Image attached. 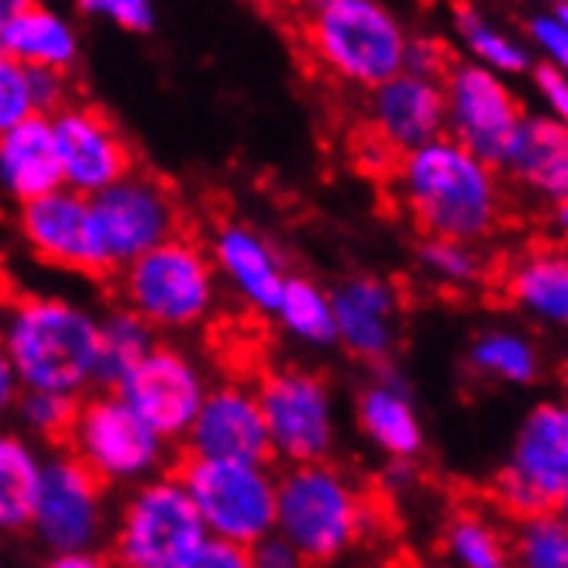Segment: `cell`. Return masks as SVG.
<instances>
[{
    "instance_id": "obj_45",
    "label": "cell",
    "mask_w": 568,
    "mask_h": 568,
    "mask_svg": "<svg viewBox=\"0 0 568 568\" xmlns=\"http://www.w3.org/2000/svg\"><path fill=\"white\" fill-rule=\"evenodd\" d=\"M36 0H0V24L4 21H11V18H18L21 11H28Z\"/></svg>"
},
{
    "instance_id": "obj_28",
    "label": "cell",
    "mask_w": 568,
    "mask_h": 568,
    "mask_svg": "<svg viewBox=\"0 0 568 568\" xmlns=\"http://www.w3.org/2000/svg\"><path fill=\"white\" fill-rule=\"evenodd\" d=\"M155 327L139 317L131 307H114L97 324V389H114L135 362L145 358V352L159 342Z\"/></svg>"
},
{
    "instance_id": "obj_16",
    "label": "cell",
    "mask_w": 568,
    "mask_h": 568,
    "mask_svg": "<svg viewBox=\"0 0 568 568\" xmlns=\"http://www.w3.org/2000/svg\"><path fill=\"white\" fill-rule=\"evenodd\" d=\"M55 155L62 170V186L83 196L111 186L124 173L135 170V152H131L121 128L90 104H62L49 114Z\"/></svg>"
},
{
    "instance_id": "obj_39",
    "label": "cell",
    "mask_w": 568,
    "mask_h": 568,
    "mask_svg": "<svg viewBox=\"0 0 568 568\" xmlns=\"http://www.w3.org/2000/svg\"><path fill=\"white\" fill-rule=\"evenodd\" d=\"M248 565V548L217 538V534H204L186 561V568H245Z\"/></svg>"
},
{
    "instance_id": "obj_7",
    "label": "cell",
    "mask_w": 568,
    "mask_h": 568,
    "mask_svg": "<svg viewBox=\"0 0 568 568\" xmlns=\"http://www.w3.org/2000/svg\"><path fill=\"white\" fill-rule=\"evenodd\" d=\"M204 534L183 479L155 473L131 486L111 530V548L118 565L128 568H186Z\"/></svg>"
},
{
    "instance_id": "obj_40",
    "label": "cell",
    "mask_w": 568,
    "mask_h": 568,
    "mask_svg": "<svg viewBox=\"0 0 568 568\" xmlns=\"http://www.w3.org/2000/svg\"><path fill=\"white\" fill-rule=\"evenodd\" d=\"M404 70L420 77H442L448 70V49L434 36H410L404 49Z\"/></svg>"
},
{
    "instance_id": "obj_30",
    "label": "cell",
    "mask_w": 568,
    "mask_h": 568,
    "mask_svg": "<svg viewBox=\"0 0 568 568\" xmlns=\"http://www.w3.org/2000/svg\"><path fill=\"white\" fill-rule=\"evenodd\" d=\"M452 31L462 42L465 55L499 77H524L534 65V52L517 36H510L504 24L489 21L476 8H455Z\"/></svg>"
},
{
    "instance_id": "obj_43",
    "label": "cell",
    "mask_w": 568,
    "mask_h": 568,
    "mask_svg": "<svg viewBox=\"0 0 568 568\" xmlns=\"http://www.w3.org/2000/svg\"><path fill=\"white\" fill-rule=\"evenodd\" d=\"M21 389H24V386H21V379H18L14 362H11V355H8L4 342H0V420L14 414Z\"/></svg>"
},
{
    "instance_id": "obj_25",
    "label": "cell",
    "mask_w": 568,
    "mask_h": 568,
    "mask_svg": "<svg viewBox=\"0 0 568 568\" xmlns=\"http://www.w3.org/2000/svg\"><path fill=\"white\" fill-rule=\"evenodd\" d=\"M510 304L545 327H565L568 321V258L558 245L524 252L507 273Z\"/></svg>"
},
{
    "instance_id": "obj_41",
    "label": "cell",
    "mask_w": 568,
    "mask_h": 568,
    "mask_svg": "<svg viewBox=\"0 0 568 568\" xmlns=\"http://www.w3.org/2000/svg\"><path fill=\"white\" fill-rule=\"evenodd\" d=\"M248 565H262V568H296L304 565V558L296 555V548L283 538V534H265L258 545L248 548Z\"/></svg>"
},
{
    "instance_id": "obj_2",
    "label": "cell",
    "mask_w": 568,
    "mask_h": 568,
    "mask_svg": "<svg viewBox=\"0 0 568 568\" xmlns=\"http://www.w3.org/2000/svg\"><path fill=\"white\" fill-rule=\"evenodd\" d=\"M97 324L100 317L73 296L28 293L4 304L0 342L24 389L83 396L97 386Z\"/></svg>"
},
{
    "instance_id": "obj_32",
    "label": "cell",
    "mask_w": 568,
    "mask_h": 568,
    "mask_svg": "<svg viewBox=\"0 0 568 568\" xmlns=\"http://www.w3.org/2000/svg\"><path fill=\"white\" fill-rule=\"evenodd\" d=\"M510 561L524 568H565L568 565V524L561 510L517 517Z\"/></svg>"
},
{
    "instance_id": "obj_8",
    "label": "cell",
    "mask_w": 568,
    "mask_h": 568,
    "mask_svg": "<svg viewBox=\"0 0 568 568\" xmlns=\"http://www.w3.org/2000/svg\"><path fill=\"white\" fill-rule=\"evenodd\" d=\"M176 476L207 534L252 548L276 530V473L265 462L190 455Z\"/></svg>"
},
{
    "instance_id": "obj_9",
    "label": "cell",
    "mask_w": 568,
    "mask_h": 568,
    "mask_svg": "<svg viewBox=\"0 0 568 568\" xmlns=\"http://www.w3.org/2000/svg\"><path fill=\"white\" fill-rule=\"evenodd\" d=\"M270 455L283 465L324 462L338 448V399L331 383L307 365H276L258 386Z\"/></svg>"
},
{
    "instance_id": "obj_1",
    "label": "cell",
    "mask_w": 568,
    "mask_h": 568,
    "mask_svg": "<svg viewBox=\"0 0 568 568\" xmlns=\"http://www.w3.org/2000/svg\"><path fill=\"white\" fill-rule=\"evenodd\" d=\"M396 196L427 239L483 242L504 221L499 170L452 135L399 152Z\"/></svg>"
},
{
    "instance_id": "obj_5",
    "label": "cell",
    "mask_w": 568,
    "mask_h": 568,
    "mask_svg": "<svg viewBox=\"0 0 568 568\" xmlns=\"http://www.w3.org/2000/svg\"><path fill=\"white\" fill-rule=\"evenodd\" d=\"M410 31L386 0H338L307 21V45L317 65L345 87H379L404 70Z\"/></svg>"
},
{
    "instance_id": "obj_22",
    "label": "cell",
    "mask_w": 568,
    "mask_h": 568,
    "mask_svg": "<svg viewBox=\"0 0 568 568\" xmlns=\"http://www.w3.org/2000/svg\"><path fill=\"white\" fill-rule=\"evenodd\" d=\"M355 420H358V430L369 438V445L383 452L389 462L396 458L414 462L427 445L424 420H420L414 396L407 383L389 369L358 393Z\"/></svg>"
},
{
    "instance_id": "obj_3",
    "label": "cell",
    "mask_w": 568,
    "mask_h": 568,
    "mask_svg": "<svg viewBox=\"0 0 568 568\" xmlns=\"http://www.w3.org/2000/svg\"><path fill=\"white\" fill-rule=\"evenodd\" d=\"M376 527L373 499L338 465L300 462L276 476V534L304 565H331L352 555Z\"/></svg>"
},
{
    "instance_id": "obj_37",
    "label": "cell",
    "mask_w": 568,
    "mask_h": 568,
    "mask_svg": "<svg viewBox=\"0 0 568 568\" xmlns=\"http://www.w3.org/2000/svg\"><path fill=\"white\" fill-rule=\"evenodd\" d=\"M77 8L87 18L108 21L131 36H145L155 28V0H77Z\"/></svg>"
},
{
    "instance_id": "obj_4",
    "label": "cell",
    "mask_w": 568,
    "mask_h": 568,
    "mask_svg": "<svg viewBox=\"0 0 568 568\" xmlns=\"http://www.w3.org/2000/svg\"><path fill=\"white\" fill-rule=\"evenodd\" d=\"M217 290L221 280L211 252L180 231L139 258L124 262L118 280L121 304L162 334H180L204 324L217 307Z\"/></svg>"
},
{
    "instance_id": "obj_10",
    "label": "cell",
    "mask_w": 568,
    "mask_h": 568,
    "mask_svg": "<svg viewBox=\"0 0 568 568\" xmlns=\"http://www.w3.org/2000/svg\"><path fill=\"white\" fill-rule=\"evenodd\" d=\"M496 504L514 520L568 504V410L558 399L534 404L496 476Z\"/></svg>"
},
{
    "instance_id": "obj_14",
    "label": "cell",
    "mask_w": 568,
    "mask_h": 568,
    "mask_svg": "<svg viewBox=\"0 0 568 568\" xmlns=\"http://www.w3.org/2000/svg\"><path fill=\"white\" fill-rule=\"evenodd\" d=\"M445 90V135L473 149L486 162H499L504 145L510 142L517 121L524 118V104L510 77H499L486 65L465 59L442 80Z\"/></svg>"
},
{
    "instance_id": "obj_31",
    "label": "cell",
    "mask_w": 568,
    "mask_h": 568,
    "mask_svg": "<svg viewBox=\"0 0 568 568\" xmlns=\"http://www.w3.org/2000/svg\"><path fill=\"white\" fill-rule=\"evenodd\" d=\"M445 555L458 568H507L510 538L483 514H458L445 530Z\"/></svg>"
},
{
    "instance_id": "obj_11",
    "label": "cell",
    "mask_w": 568,
    "mask_h": 568,
    "mask_svg": "<svg viewBox=\"0 0 568 568\" xmlns=\"http://www.w3.org/2000/svg\"><path fill=\"white\" fill-rule=\"evenodd\" d=\"M28 530L49 555L100 551L108 541V486L70 452L45 458Z\"/></svg>"
},
{
    "instance_id": "obj_26",
    "label": "cell",
    "mask_w": 568,
    "mask_h": 568,
    "mask_svg": "<svg viewBox=\"0 0 568 568\" xmlns=\"http://www.w3.org/2000/svg\"><path fill=\"white\" fill-rule=\"evenodd\" d=\"M45 455L18 430L0 427V534H24L39 496Z\"/></svg>"
},
{
    "instance_id": "obj_17",
    "label": "cell",
    "mask_w": 568,
    "mask_h": 568,
    "mask_svg": "<svg viewBox=\"0 0 568 568\" xmlns=\"http://www.w3.org/2000/svg\"><path fill=\"white\" fill-rule=\"evenodd\" d=\"M190 455L231 458V462H270V434H265L255 386L221 383L211 386L190 430L183 434Z\"/></svg>"
},
{
    "instance_id": "obj_34",
    "label": "cell",
    "mask_w": 568,
    "mask_h": 568,
    "mask_svg": "<svg viewBox=\"0 0 568 568\" xmlns=\"http://www.w3.org/2000/svg\"><path fill=\"white\" fill-rule=\"evenodd\" d=\"M77 399L80 396L49 393V389H21L14 414L31 438L65 442V430H70L73 414H77Z\"/></svg>"
},
{
    "instance_id": "obj_33",
    "label": "cell",
    "mask_w": 568,
    "mask_h": 568,
    "mask_svg": "<svg viewBox=\"0 0 568 568\" xmlns=\"http://www.w3.org/2000/svg\"><path fill=\"white\" fill-rule=\"evenodd\" d=\"M417 262L434 283L452 286V290H469L483 280V255L476 252V242L427 239L424 235Z\"/></svg>"
},
{
    "instance_id": "obj_13",
    "label": "cell",
    "mask_w": 568,
    "mask_h": 568,
    "mask_svg": "<svg viewBox=\"0 0 568 568\" xmlns=\"http://www.w3.org/2000/svg\"><path fill=\"white\" fill-rule=\"evenodd\" d=\"M135 414L159 430L165 442H183L190 430L200 404L211 389L204 365H200L190 352L170 342H155L145 358L135 362L118 386H114Z\"/></svg>"
},
{
    "instance_id": "obj_24",
    "label": "cell",
    "mask_w": 568,
    "mask_h": 568,
    "mask_svg": "<svg viewBox=\"0 0 568 568\" xmlns=\"http://www.w3.org/2000/svg\"><path fill=\"white\" fill-rule=\"evenodd\" d=\"M0 49L24 62L28 70L70 73L80 62V31L62 11L36 0L28 11L0 24Z\"/></svg>"
},
{
    "instance_id": "obj_48",
    "label": "cell",
    "mask_w": 568,
    "mask_h": 568,
    "mask_svg": "<svg viewBox=\"0 0 568 568\" xmlns=\"http://www.w3.org/2000/svg\"><path fill=\"white\" fill-rule=\"evenodd\" d=\"M551 4H565V0H551Z\"/></svg>"
},
{
    "instance_id": "obj_18",
    "label": "cell",
    "mask_w": 568,
    "mask_h": 568,
    "mask_svg": "<svg viewBox=\"0 0 568 568\" xmlns=\"http://www.w3.org/2000/svg\"><path fill=\"white\" fill-rule=\"evenodd\" d=\"M334 331L338 345L358 358L383 365L399 345V290L383 276H352L338 290H331Z\"/></svg>"
},
{
    "instance_id": "obj_42",
    "label": "cell",
    "mask_w": 568,
    "mask_h": 568,
    "mask_svg": "<svg viewBox=\"0 0 568 568\" xmlns=\"http://www.w3.org/2000/svg\"><path fill=\"white\" fill-rule=\"evenodd\" d=\"M31 93H36V111L52 114L65 104V73L55 70H31Z\"/></svg>"
},
{
    "instance_id": "obj_6",
    "label": "cell",
    "mask_w": 568,
    "mask_h": 568,
    "mask_svg": "<svg viewBox=\"0 0 568 568\" xmlns=\"http://www.w3.org/2000/svg\"><path fill=\"white\" fill-rule=\"evenodd\" d=\"M65 445L104 486H135L170 462V442L152 430L118 389L104 386L77 399Z\"/></svg>"
},
{
    "instance_id": "obj_20",
    "label": "cell",
    "mask_w": 568,
    "mask_h": 568,
    "mask_svg": "<svg viewBox=\"0 0 568 568\" xmlns=\"http://www.w3.org/2000/svg\"><path fill=\"white\" fill-rule=\"evenodd\" d=\"M207 252L214 258L217 280H224L227 290L235 293L248 311L273 317L283 283L290 276L280 248L265 239L258 227L245 221H231L214 231Z\"/></svg>"
},
{
    "instance_id": "obj_27",
    "label": "cell",
    "mask_w": 568,
    "mask_h": 568,
    "mask_svg": "<svg viewBox=\"0 0 568 568\" xmlns=\"http://www.w3.org/2000/svg\"><path fill=\"white\" fill-rule=\"evenodd\" d=\"M273 321L286 331V338L296 345L324 352L338 345V331H334V307L331 290H324L317 280L307 276H286L283 293L276 300Z\"/></svg>"
},
{
    "instance_id": "obj_36",
    "label": "cell",
    "mask_w": 568,
    "mask_h": 568,
    "mask_svg": "<svg viewBox=\"0 0 568 568\" xmlns=\"http://www.w3.org/2000/svg\"><path fill=\"white\" fill-rule=\"evenodd\" d=\"M527 49L538 52L545 62L568 65V14L565 4L530 14L527 21Z\"/></svg>"
},
{
    "instance_id": "obj_35",
    "label": "cell",
    "mask_w": 568,
    "mask_h": 568,
    "mask_svg": "<svg viewBox=\"0 0 568 568\" xmlns=\"http://www.w3.org/2000/svg\"><path fill=\"white\" fill-rule=\"evenodd\" d=\"M31 114H39L36 93H31V70L0 49V131Z\"/></svg>"
},
{
    "instance_id": "obj_23",
    "label": "cell",
    "mask_w": 568,
    "mask_h": 568,
    "mask_svg": "<svg viewBox=\"0 0 568 568\" xmlns=\"http://www.w3.org/2000/svg\"><path fill=\"white\" fill-rule=\"evenodd\" d=\"M62 186L49 114H31L0 131V190L14 204Z\"/></svg>"
},
{
    "instance_id": "obj_19",
    "label": "cell",
    "mask_w": 568,
    "mask_h": 568,
    "mask_svg": "<svg viewBox=\"0 0 568 568\" xmlns=\"http://www.w3.org/2000/svg\"><path fill=\"white\" fill-rule=\"evenodd\" d=\"M373 135L396 155L445 135V90L442 77L399 70L369 90Z\"/></svg>"
},
{
    "instance_id": "obj_38",
    "label": "cell",
    "mask_w": 568,
    "mask_h": 568,
    "mask_svg": "<svg viewBox=\"0 0 568 568\" xmlns=\"http://www.w3.org/2000/svg\"><path fill=\"white\" fill-rule=\"evenodd\" d=\"M530 87H534V97L541 100V111L565 121L568 118V77H565V65H555V62H538L530 65Z\"/></svg>"
},
{
    "instance_id": "obj_46",
    "label": "cell",
    "mask_w": 568,
    "mask_h": 568,
    "mask_svg": "<svg viewBox=\"0 0 568 568\" xmlns=\"http://www.w3.org/2000/svg\"><path fill=\"white\" fill-rule=\"evenodd\" d=\"M300 8H304L307 14H314V11H324V8H331V4H338V0H296Z\"/></svg>"
},
{
    "instance_id": "obj_21",
    "label": "cell",
    "mask_w": 568,
    "mask_h": 568,
    "mask_svg": "<svg viewBox=\"0 0 568 568\" xmlns=\"http://www.w3.org/2000/svg\"><path fill=\"white\" fill-rule=\"evenodd\" d=\"M496 170L545 196L548 204L568 200V131L551 114H524L504 145Z\"/></svg>"
},
{
    "instance_id": "obj_47",
    "label": "cell",
    "mask_w": 568,
    "mask_h": 568,
    "mask_svg": "<svg viewBox=\"0 0 568 568\" xmlns=\"http://www.w3.org/2000/svg\"><path fill=\"white\" fill-rule=\"evenodd\" d=\"M4 304H8V276L0 270V311H4Z\"/></svg>"
},
{
    "instance_id": "obj_12",
    "label": "cell",
    "mask_w": 568,
    "mask_h": 568,
    "mask_svg": "<svg viewBox=\"0 0 568 568\" xmlns=\"http://www.w3.org/2000/svg\"><path fill=\"white\" fill-rule=\"evenodd\" d=\"M97 245L111 273L180 231V204L162 180L131 170L90 196Z\"/></svg>"
},
{
    "instance_id": "obj_29",
    "label": "cell",
    "mask_w": 568,
    "mask_h": 568,
    "mask_svg": "<svg viewBox=\"0 0 568 568\" xmlns=\"http://www.w3.org/2000/svg\"><path fill=\"white\" fill-rule=\"evenodd\" d=\"M469 365L483 379L507 386H534L545 373V362L534 338L514 327L483 331L469 348Z\"/></svg>"
},
{
    "instance_id": "obj_44",
    "label": "cell",
    "mask_w": 568,
    "mask_h": 568,
    "mask_svg": "<svg viewBox=\"0 0 568 568\" xmlns=\"http://www.w3.org/2000/svg\"><path fill=\"white\" fill-rule=\"evenodd\" d=\"M55 568H97L104 565V558H97V551H70V555H52Z\"/></svg>"
},
{
    "instance_id": "obj_15",
    "label": "cell",
    "mask_w": 568,
    "mask_h": 568,
    "mask_svg": "<svg viewBox=\"0 0 568 568\" xmlns=\"http://www.w3.org/2000/svg\"><path fill=\"white\" fill-rule=\"evenodd\" d=\"M18 231L28 252L42 265L77 276H108L111 265L97 245L90 196L55 186L18 204Z\"/></svg>"
}]
</instances>
